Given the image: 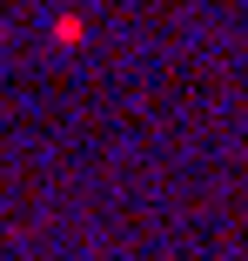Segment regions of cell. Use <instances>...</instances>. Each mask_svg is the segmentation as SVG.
Instances as JSON below:
<instances>
[{"instance_id":"1","label":"cell","mask_w":248,"mask_h":261,"mask_svg":"<svg viewBox=\"0 0 248 261\" xmlns=\"http://www.w3.org/2000/svg\"><path fill=\"white\" fill-rule=\"evenodd\" d=\"M81 34H87L81 14H61V20H54V40H61V47H81Z\"/></svg>"}]
</instances>
